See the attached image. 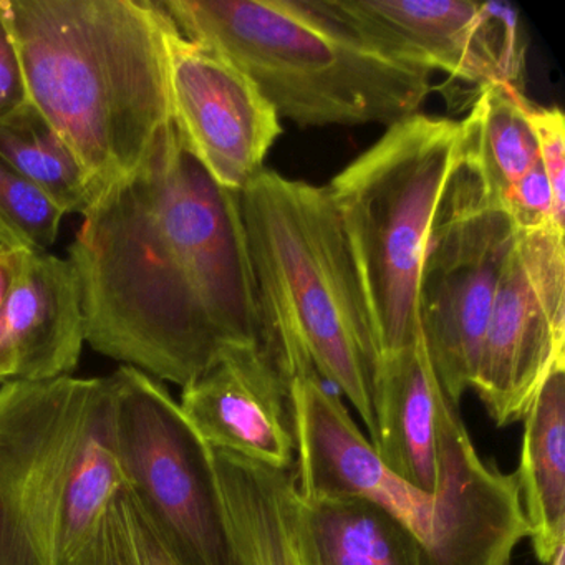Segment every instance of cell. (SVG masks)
Returning a JSON list of instances; mask_svg holds the SVG:
<instances>
[{"mask_svg": "<svg viewBox=\"0 0 565 565\" xmlns=\"http://www.w3.org/2000/svg\"><path fill=\"white\" fill-rule=\"evenodd\" d=\"M239 204L264 352L289 385L297 376L329 380L372 439L379 352L329 190L264 168L241 191Z\"/></svg>", "mask_w": 565, "mask_h": 565, "instance_id": "obj_3", "label": "cell"}, {"mask_svg": "<svg viewBox=\"0 0 565 565\" xmlns=\"http://www.w3.org/2000/svg\"><path fill=\"white\" fill-rule=\"evenodd\" d=\"M441 395L419 326L405 349L380 359L370 443L392 471L428 494L438 478L436 408Z\"/></svg>", "mask_w": 565, "mask_h": 565, "instance_id": "obj_16", "label": "cell"}, {"mask_svg": "<svg viewBox=\"0 0 565 565\" xmlns=\"http://www.w3.org/2000/svg\"><path fill=\"white\" fill-rule=\"evenodd\" d=\"M180 406L211 449L269 468H292L289 383L260 347L227 353L184 386Z\"/></svg>", "mask_w": 565, "mask_h": 565, "instance_id": "obj_14", "label": "cell"}, {"mask_svg": "<svg viewBox=\"0 0 565 565\" xmlns=\"http://www.w3.org/2000/svg\"><path fill=\"white\" fill-rule=\"evenodd\" d=\"M297 491L306 499H363L398 519L423 548L431 537L435 495L396 475L319 376L289 385Z\"/></svg>", "mask_w": 565, "mask_h": 565, "instance_id": "obj_12", "label": "cell"}, {"mask_svg": "<svg viewBox=\"0 0 565 565\" xmlns=\"http://www.w3.org/2000/svg\"><path fill=\"white\" fill-rule=\"evenodd\" d=\"M436 448L435 522L423 565H512L529 537L518 478L479 456L445 395L436 408Z\"/></svg>", "mask_w": 565, "mask_h": 565, "instance_id": "obj_13", "label": "cell"}, {"mask_svg": "<svg viewBox=\"0 0 565 565\" xmlns=\"http://www.w3.org/2000/svg\"><path fill=\"white\" fill-rule=\"evenodd\" d=\"M181 35L236 65L279 120L386 128L419 114L431 74L360 38L317 0H161Z\"/></svg>", "mask_w": 565, "mask_h": 565, "instance_id": "obj_4", "label": "cell"}, {"mask_svg": "<svg viewBox=\"0 0 565 565\" xmlns=\"http://www.w3.org/2000/svg\"><path fill=\"white\" fill-rule=\"evenodd\" d=\"M527 104L518 85L499 82L478 92L471 111L461 121L462 147L501 198L541 163L525 117Z\"/></svg>", "mask_w": 565, "mask_h": 565, "instance_id": "obj_20", "label": "cell"}, {"mask_svg": "<svg viewBox=\"0 0 565 565\" xmlns=\"http://www.w3.org/2000/svg\"><path fill=\"white\" fill-rule=\"evenodd\" d=\"M461 145V121L412 115L386 128L327 186L355 264L379 362L405 349L418 330L423 254Z\"/></svg>", "mask_w": 565, "mask_h": 565, "instance_id": "obj_6", "label": "cell"}, {"mask_svg": "<svg viewBox=\"0 0 565 565\" xmlns=\"http://www.w3.org/2000/svg\"><path fill=\"white\" fill-rule=\"evenodd\" d=\"M548 565H565V545L558 548L557 554L554 555V558H552Z\"/></svg>", "mask_w": 565, "mask_h": 565, "instance_id": "obj_28", "label": "cell"}, {"mask_svg": "<svg viewBox=\"0 0 565 565\" xmlns=\"http://www.w3.org/2000/svg\"><path fill=\"white\" fill-rule=\"evenodd\" d=\"M115 449L128 486L174 565H237L213 449L160 380L121 365Z\"/></svg>", "mask_w": 565, "mask_h": 565, "instance_id": "obj_7", "label": "cell"}, {"mask_svg": "<svg viewBox=\"0 0 565 565\" xmlns=\"http://www.w3.org/2000/svg\"><path fill=\"white\" fill-rule=\"evenodd\" d=\"M74 565H174L125 484L95 522Z\"/></svg>", "mask_w": 565, "mask_h": 565, "instance_id": "obj_22", "label": "cell"}, {"mask_svg": "<svg viewBox=\"0 0 565 565\" xmlns=\"http://www.w3.org/2000/svg\"><path fill=\"white\" fill-rule=\"evenodd\" d=\"M515 227L502 198L461 145L423 254L418 319L443 395L472 388L482 337Z\"/></svg>", "mask_w": 565, "mask_h": 565, "instance_id": "obj_8", "label": "cell"}, {"mask_svg": "<svg viewBox=\"0 0 565 565\" xmlns=\"http://www.w3.org/2000/svg\"><path fill=\"white\" fill-rule=\"evenodd\" d=\"M515 471L539 564L565 545V363L555 366L525 412Z\"/></svg>", "mask_w": 565, "mask_h": 565, "instance_id": "obj_18", "label": "cell"}, {"mask_svg": "<svg viewBox=\"0 0 565 565\" xmlns=\"http://www.w3.org/2000/svg\"><path fill=\"white\" fill-rule=\"evenodd\" d=\"M296 529L303 565H423L422 542L363 499H306L297 491Z\"/></svg>", "mask_w": 565, "mask_h": 565, "instance_id": "obj_19", "label": "cell"}, {"mask_svg": "<svg viewBox=\"0 0 565 565\" xmlns=\"http://www.w3.org/2000/svg\"><path fill=\"white\" fill-rule=\"evenodd\" d=\"M85 343L74 267L54 254H25L21 276L0 310V385L71 376Z\"/></svg>", "mask_w": 565, "mask_h": 565, "instance_id": "obj_15", "label": "cell"}, {"mask_svg": "<svg viewBox=\"0 0 565 565\" xmlns=\"http://www.w3.org/2000/svg\"><path fill=\"white\" fill-rule=\"evenodd\" d=\"M529 127L537 145L539 161L552 191L555 214L565 216V118L555 107H525Z\"/></svg>", "mask_w": 565, "mask_h": 565, "instance_id": "obj_24", "label": "cell"}, {"mask_svg": "<svg viewBox=\"0 0 565 565\" xmlns=\"http://www.w3.org/2000/svg\"><path fill=\"white\" fill-rule=\"evenodd\" d=\"M565 363L564 230L515 233L482 337L472 390L499 428L522 422Z\"/></svg>", "mask_w": 565, "mask_h": 565, "instance_id": "obj_9", "label": "cell"}, {"mask_svg": "<svg viewBox=\"0 0 565 565\" xmlns=\"http://www.w3.org/2000/svg\"><path fill=\"white\" fill-rule=\"evenodd\" d=\"M29 104L58 131L100 194L130 177L173 121L174 22L151 0H0Z\"/></svg>", "mask_w": 565, "mask_h": 565, "instance_id": "obj_2", "label": "cell"}, {"mask_svg": "<svg viewBox=\"0 0 565 565\" xmlns=\"http://www.w3.org/2000/svg\"><path fill=\"white\" fill-rule=\"evenodd\" d=\"M0 157L67 214H84L98 196L58 131L31 104L0 121Z\"/></svg>", "mask_w": 565, "mask_h": 565, "instance_id": "obj_21", "label": "cell"}, {"mask_svg": "<svg viewBox=\"0 0 565 565\" xmlns=\"http://www.w3.org/2000/svg\"><path fill=\"white\" fill-rule=\"evenodd\" d=\"M168 85L188 150L220 186L241 193L282 135L269 102L236 65L178 28L168 45Z\"/></svg>", "mask_w": 565, "mask_h": 565, "instance_id": "obj_11", "label": "cell"}, {"mask_svg": "<svg viewBox=\"0 0 565 565\" xmlns=\"http://www.w3.org/2000/svg\"><path fill=\"white\" fill-rule=\"evenodd\" d=\"M124 486L110 376L0 385V565H74Z\"/></svg>", "mask_w": 565, "mask_h": 565, "instance_id": "obj_5", "label": "cell"}, {"mask_svg": "<svg viewBox=\"0 0 565 565\" xmlns=\"http://www.w3.org/2000/svg\"><path fill=\"white\" fill-rule=\"evenodd\" d=\"M337 21L409 67L475 85L515 84V14L458 0H317Z\"/></svg>", "mask_w": 565, "mask_h": 565, "instance_id": "obj_10", "label": "cell"}, {"mask_svg": "<svg viewBox=\"0 0 565 565\" xmlns=\"http://www.w3.org/2000/svg\"><path fill=\"white\" fill-rule=\"evenodd\" d=\"M29 104L24 72L11 32L0 18V121Z\"/></svg>", "mask_w": 565, "mask_h": 565, "instance_id": "obj_26", "label": "cell"}, {"mask_svg": "<svg viewBox=\"0 0 565 565\" xmlns=\"http://www.w3.org/2000/svg\"><path fill=\"white\" fill-rule=\"evenodd\" d=\"M237 565H303L296 529V469L213 449Z\"/></svg>", "mask_w": 565, "mask_h": 565, "instance_id": "obj_17", "label": "cell"}, {"mask_svg": "<svg viewBox=\"0 0 565 565\" xmlns=\"http://www.w3.org/2000/svg\"><path fill=\"white\" fill-rule=\"evenodd\" d=\"M25 254L28 253L0 246V310L8 302L19 276H21Z\"/></svg>", "mask_w": 565, "mask_h": 565, "instance_id": "obj_27", "label": "cell"}, {"mask_svg": "<svg viewBox=\"0 0 565 565\" xmlns=\"http://www.w3.org/2000/svg\"><path fill=\"white\" fill-rule=\"evenodd\" d=\"M82 216L68 263L95 352L184 388L233 350L263 349L239 193L210 177L173 121Z\"/></svg>", "mask_w": 565, "mask_h": 565, "instance_id": "obj_1", "label": "cell"}, {"mask_svg": "<svg viewBox=\"0 0 565 565\" xmlns=\"http://www.w3.org/2000/svg\"><path fill=\"white\" fill-rule=\"evenodd\" d=\"M502 203L514 224L515 233H527L545 226L564 230V221L555 214L551 186L541 163L502 196Z\"/></svg>", "mask_w": 565, "mask_h": 565, "instance_id": "obj_25", "label": "cell"}, {"mask_svg": "<svg viewBox=\"0 0 565 565\" xmlns=\"http://www.w3.org/2000/svg\"><path fill=\"white\" fill-rule=\"evenodd\" d=\"M65 213L0 157V246L47 253L58 239Z\"/></svg>", "mask_w": 565, "mask_h": 565, "instance_id": "obj_23", "label": "cell"}]
</instances>
